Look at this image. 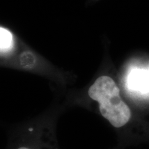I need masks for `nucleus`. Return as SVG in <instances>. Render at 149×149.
I'll list each match as a JSON object with an SVG mask.
<instances>
[{"mask_svg":"<svg viewBox=\"0 0 149 149\" xmlns=\"http://www.w3.org/2000/svg\"><path fill=\"white\" fill-rule=\"evenodd\" d=\"M13 45V37L11 33L6 29L1 27L0 29V46L1 51H6Z\"/></svg>","mask_w":149,"mask_h":149,"instance_id":"obj_3","label":"nucleus"},{"mask_svg":"<svg viewBox=\"0 0 149 149\" xmlns=\"http://www.w3.org/2000/svg\"><path fill=\"white\" fill-rule=\"evenodd\" d=\"M88 95L99 102L102 115L114 127H122L130 120V110L121 98L120 89L110 77L102 76L97 79L89 88Z\"/></svg>","mask_w":149,"mask_h":149,"instance_id":"obj_1","label":"nucleus"},{"mask_svg":"<svg viewBox=\"0 0 149 149\" xmlns=\"http://www.w3.org/2000/svg\"><path fill=\"white\" fill-rule=\"evenodd\" d=\"M18 149H29V148H26V147H21V148H19Z\"/></svg>","mask_w":149,"mask_h":149,"instance_id":"obj_4","label":"nucleus"},{"mask_svg":"<svg viewBox=\"0 0 149 149\" xmlns=\"http://www.w3.org/2000/svg\"><path fill=\"white\" fill-rule=\"evenodd\" d=\"M129 86L135 90L148 92L149 91V72L136 70L132 72L129 77Z\"/></svg>","mask_w":149,"mask_h":149,"instance_id":"obj_2","label":"nucleus"}]
</instances>
